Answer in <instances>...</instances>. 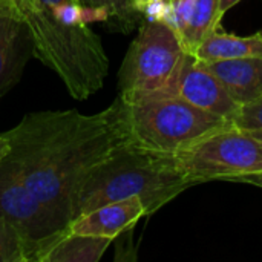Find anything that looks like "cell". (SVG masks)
Returning <instances> with one entry per match:
<instances>
[{"label": "cell", "instance_id": "cell-19", "mask_svg": "<svg viewBox=\"0 0 262 262\" xmlns=\"http://www.w3.org/2000/svg\"><path fill=\"white\" fill-rule=\"evenodd\" d=\"M241 0H220V14L221 17L226 15L227 11H230L235 5H238Z\"/></svg>", "mask_w": 262, "mask_h": 262}, {"label": "cell", "instance_id": "cell-22", "mask_svg": "<svg viewBox=\"0 0 262 262\" xmlns=\"http://www.w3.org/2000/svg\"><path fill=\"white\" fill-rule=\"evenodd\" d=\"M0 2H2V0H0Z\"/></svg>", "mask_w": 262, "mask_h": 262}, {"label": "cell", "instance_id": "cell-1", "mask_svg": "<svg viewBox=\"0 0 262 262\" xmlns=\"http://www.w3.org/2000/svg\"><path fill=\"white\" fill-rule=\"evenodd\" d=\"M0 135L11 144L5 160L69 227L75 198L84 181L129 141L120 97L94 115L75 109L29 114Z\"/></svg>", "mask_w": 262, "mask_h": 262}, {"label": "cell", "instance_id": "cell-9", "mask_svg": "<svg viewBox=\"0 0 262 262\" xmlns=\"http://www.w3.org/2000/svg\"><path fill=\"white\" fill-rule=\"evenodd\" d=\"M160 21L173 29L189 54L215 29L221 28L220 0H161Z\"/></svg>", "mask_w": 262, "mask_h": 262}, {"label": "cell", "instance_id": "cell-11", "mask_svg": "<svg viewBox=\"0 0 262 262\" xmlns=\"http://www.w3.org/2000/svg\"><path fill=\"white\" fill-rule=\"evenodd\" d=\"M146 216V207L140 196L103 204L71 223V232L115 239L120 233L134 229Z\"/></svg>", "mask_w": 262, "mask_h": 262}, {"label": "cell", "instance_id": "cell-20", "mask_svg": "<svg viewBox=\"0 0 262 262\" xmlns=\"http://www.w3.org/2000/svg\"><path fill=\"white\" fill-rule=\"evenodd\" d=\"M9 150H11V144H9V141H8L5 137H2V135H0V164H2V163H3V160L8 157Z\"/></svg>", "mask_w": 262, "mask_h": 262}, {"label": "cell", "instance_id": "cell-15", "mask_svg": "<svg viewBox=\"0 0 262 262\" xmlns=\"http://www.w3.org/2000/svg\"><path fill=\"white\" fill-rule=\"evenodd\" d=\"M83 6L104 8L109 12V21L120 31L129 32L141 21V15L134 8V0H77Z\"/></svg>", "mask_w": 262, "mask_h": 262}, {"label": "cell", "instance_id": "cell-14", "mask_svg": "<svg viewBox=\"0 0 262 262\" xmlns=\"http://www.w3.org/2000/svg\"><path fill=\"white\" fill-rule=\"evenodd\" d=\"M114 239L68 232L41 262H98Z\"/></svg>", "mask_w": 262, "mask_h": 262}, {"label": "cell", "instance_id": "cell-5", "mask_svg": "<svg viewBox=\"0 0 262 262\" xmlns=\"http://www.w3.org/2000/svg\"><path fill=\"white\" fill-rule=\"evenodd\" d=\"M187 54L170 26L143 18L118 72V97L132 103L149 97L175 95Z\"/></svg>", "mask_w": 262, "mask_h": 262}, {"label": "cell", "instance_id": "cell-8", "mask_svg": "<svg viewBox=\"0 0 262 262\" xmlns=\"http://www.w3.org/2000/svg\"><path fill=\"white\" fill-rule=\"evenodd\" d=\"M175 95L189 104L226 118L230 123L241 107L229 95L218 77H215V74L193 54H187L184 60L177 81Z\"/></svg>", "mask_w": 262, "mask_h": 262}, {"label": "cell", "instance_id": "cell-2", "mask_svg": "<svg viewBox=\"0 0 262 262\" xmlns=\"http://www.w3.org/2000/svg\"><path fill=\"white\" fill-rule=\"evenodd\" d=\"M29 29L34 55L66 86L71 97L97 94L109 72L101 38L89 25H68L48 0H2Z\"/></svg>", "mask_w": 262, "mask_h": 262}, {"label": "cell", "instance_id": "cell-18", "mask_svg": "<svg viewBox=\"0 0 262 262\" xmlns=\"http://www.w3.org/2000/svg\"><path fill=\"white\" fill-rule=\"evenodd\" d=\"M236 183H247V184H253L262 187V173H255V175H246V177H239L235 180Z\"/></svg>", "mask_w": 262, "mask_h": 262}, {"label": "cell", "instance_id": "cell-21", "mask_svg": "<svg viewBox=\"0 0 262 262\" xmlns=\"http://www.w3.org/2000/svg\"><path fill=\"white\" fill-rule=\"evenodd\" d=\"M247 132H250L253 137H256V138L262 140V130H247Z\"/></svg>", "mask_w": 262, "mask_h": 262}, {"label": "cell", "instance_id": "cell-16", "mask_svg": "<svg viewBox=\"0 0 262 262\" xmlns=\"http://www.w3.org/2000/svg\"><path fill=\"white\" fill-rule=\"evenodd\" d=\"M0 262H29L28 250L17 229L0 216Z\"/></svg>", "mask_w": 262, "mask_h": 262}, {"label": "cell", "instance_id": "cell-17", "mask_svg": "<svg viewBox=\"0 0 262 262\" xmlns=\"http://www.w3.org/2000/svg\"><path fill=\"white\" fill-rule=\"evenodd\" d=\"M232 124L243 130H262V97L239 107Z\"/></svg>", "mask_w": 262, "mask_h": 262}, {"label": "cell", "instance_id": "cell-6", "mask_svg": "<svg viewBox=\"0 0 262 262\" xmlns=\"http://www.w3.org/2000/svg\"><path fill=\"white\" fill-rule=\"evenodd\" d=\"M175 158L196 184L210 180L235 181L262 173V140L230 124L178 152Z\"/></svg>", "mask_w": 262, "mask_h": 262}, {"label": "cell", "instance_id": "cell-4", "mask_svg": "<svg viewBox=\"0 0 262 262\" xmlns=\"http://www.w3.org/2000/svg\"><path fill=\"white\" fill-rule=\"evenodd\" d=\"M123 103L129 143L164 155H177L201 138L232 124L177 95Z\"/></svg>", "mask_w": 262, "mask_h": 262}, {"label": "cell", "instance_id": "cell-10", "mask_svg": "<svg viewBox=\"0 0 262 262\" xmlns=\"http://www.w3.org/2000/svg\"><path fill=\"white\" fill-rule=\"evenodd\" d=\"M31 54L34 46L29 29L0 3V97L17 83Z\"/></svg>", "mask_w": 262, "mask_h": 262}, {"label": "cell", "instance_id": "cell-12", "mask_svg": "<svg viewBox=\"0 0 262 262\" xmlns=\"http://www.w3.org/2000/svg\"><path fill=\"white\" fill-rule=\"evenodd\" d=\"M224 84L229 95L239 104H249L262 97V57L203 61Z\"/></svg>", "mask_w": 262, "mask_h": 262}, {"label": "cell", "instance_id": "cell-3", "mask_svg": "<svg viewBox=\"0 0 262 262\" xmlns=\"http://www.w3.org/2000/svg\"><path fill=\"white\" fill-rule=\"evenodd\" d=\"M195 184L175 155L152 152L127 141L84 181L75 198L74 220L130 196L141 198L149 216Z\"/></svg>", "mask_w": 262, "mask_h": 262}, {"label": "cell", "instance_id": "cell-7", "mask_svg": "<svg viewBox=\"0 0 262 262\" xmlns=\"http://www.w3.org/2000/svg\"><path fill=\"white\" fill-rule=\"evenodd\" d=\"M0 216L11 223L25 241L29 262H41L71 227L60 221L23 183L11 164H0Z\"/></svg>", "mask_w": 262, "mask_h": 262}, {"label": "cell", "instance_id": "cell-13", "mask_svg": "<svg viewBox=\"0 0 262 262\" xmlns=\"http://www.w3.org/2000/svg\"><path fill=\"white\" fill-rule=\"evenodd\" d=\"M192 54L201 61L262 57V32L259 31L252 35H236L223 32L221 28H218L212 31Z\"/></svg>", "mask_w": 262, "mask_h": 262}]
</instances>
